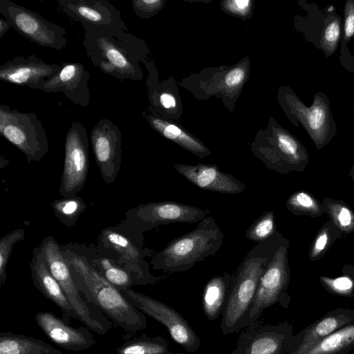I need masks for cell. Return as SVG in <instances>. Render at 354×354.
I'll use <instances>...</instances> for the list:
<instances>
[{
    "label": "cell",
    "instance_id": "6da1fadb",
    "mask_svg": "<svg viewBox=\"0 0 354 354\" xmlns=\"http://www.w3.org/2000/svg\"><path fill=\"white\" fill-rule=\"evenodd\" d=\"M82 42L88 58L103 74L120 81L139 80L143 74L139 62L144 60V41L120 28L83 26Z\"/></svg>",
    "mask_w": 354,
    "mask_h": 354
},
{
    "label": "cell",
    "instance_id": "7a4b0ae2",
    "mask_svg": "<svg viewBox=\"0 0 354 354\" xmlns=\"http://www.w3.org/2000/svg\"><path fill=\"white\" fill-rule=\"evenodd\" d=\"M80 292L109 320L127 332L147 326L146 315L132 305L122 292L109 282L85 257L69 250L62 252Z\"/></svg>",
    "mask_w": 354,
    "mask_h": 354
},
{
    "label": "cell",
    "instance_id": "3957f363",
    "mask_svg": "<svg viewBox=\"0 0 354 354\" xmlns=\"http://www.w3.org/2000/svg\"><path fill=\"white\" fill-rule=\"evenodd\" d=\"M283 238L284 236L277 231L269 239L257 243L233 273L221 319L220 328L223 335L243 329L261 274Z\"/></svg>",
    "mask_w": 354,
    "mask_h": 354
},
{
    "label": "cell",
    "instance_id": "277c9868",
    "mask_svg": "<svg viewBox=\"0 0 354 354\" xmlns=\"http://www.w3.org/2000/svg\"><path fill=\"white\" fill-rule=\"evenodd\" d=\"M224 234L215 219L207 216L191 232L170 241L151 259L153 270L168 273L183 272L196 263L215 254Z\"/></svg>",
    "mask_w": 354,
    "mask_h": 354
},
{
    "label": "cell",
    "instance_id": "5b68a950",
    "mask_svg": "<svg viewBox=\"0 0 354 354\" xmlns=\"http://www.w3.org/2000/svg\"><path fill=\"white\" fill-rule=\"evenodd\" d=\"M39 249L44 255L49 270L61 286L77 319L91 330L104 335L111 328L110 320L93 304H88L80 295L73 272L59 244L53 236L43 239Z\"/></svg>",
    "mask_w": 354,
    "mask_h": 354
},
{
    "label": "cell",
    "instance_id": "8992f818",
    "mask_svg": "<svg viewBox=\"0 0 354 354\" xmlns=\"http://www.w3.org/2000/svg\"><path fill=\"white\" fill-rule=\"evenodd\" d=\"M289 245L288 239L284 236L262 272L244 328L258 321L263 312L273 305L279 304L284 308L289 307L290 297L287 292L290 278Z\"/></svg>",
    "mask_w": 354,
    "mask_h": 354
},
{
    "label": "cell",
    "instance_id": "52a82bcc",
    "mask_svg": "<svg viewBox=\"0 0 354 354\" xmlns=\"http://www.w3.org/2000/svg\"><path fill=\"white\" fill-rule=\"evenodd\" d=\"M283 94V106L295 126L301 124L306 130L315 147L321 150L337 133L328 95L321 91L313 95L311 106H307L291 90Z\"/></svg>",
    "mask_w": 354,
    "mask_h": 354
},
{
    "label": "cell",
    "instance_id": "ba28073f",
    "mask_svg": "<svg viewBox=\"0 0 354 354\" xmlns=\"http://www.w3.org/2000/svg\"><path fill=\"white\" fill-rule=\"evenodd\" d=\"M0 134L23 153L29 162L40 161L49 150L45 128L34 112L0 105Z\"/></svg>",
    "mask_w": 354,
    "mask_h": 354
},
{
    "label": "cell",
    "instance_id": "9c48e42d",
    "mask_svg": "<svg viewBox=\"0 0 354 354\" xmlns=\"http://www.w3.org/2000/svg\"><path fill=\"white\" fill-rule=\"evenodd\" d=\"M252 149L268 169L281 174L304 171L309 162V153L304 145L280 126L266 139L256 142Z\"/></svg>",
    "mask_w": 354,
    "mask_h": 354
},
{
    "label": "cell",
    "instance_id": "30bf717a",
    "mask_svg": "<svg viewBox=\"0 0 354 354\" xmlns=\"http://www.w3.org/2000/svg\"><path fill=\"white\" fill-rule=\"evenodd\" d=\"M0 14L12 28L39 46L61 50L68 44L65 28L10 0H0Z\"/></svg>",
    "mask_w": 354,
    "mask_h": 354
},
{
    "label": "cell",
    "instance_id": "8fae6325",
    "mask_svg": "<svg viewBox=\"0 0 354 354\" xmlns=\"http://www.w3.org/2000/svg\"><path fill=\"white\" fill-rule=\"evenodd\" d=\"M126 299L146 315L167 329L172 339L188 353H195L201 345L196 331L183 316L167 304L129 288L121 291Z\"/></svg>",
    "mask_w": 354,
    "mask_h": 354
},
{
    "label": "cell",
    "instance_id": "7c38bea8",
    "mask_svg": "<svg viewBox=\"0 0 354 354\" xmlns=\"http://www.w3.org/2000/svg\"><path fill=\"white\" fill-rule=\"evenodd\" d=\"M209 214L206 208L176 201H160L139 205L128 210L125 215L127 223L142 233L161 225L197 223Z\"/></svg>",
    "mask_w": 354,
    "mask_h": 354
},
{
    "label": "cell",
    "instance_id": "4fadbf2b",
    "mask_svg": "<svg viewBox=\"0 0 354 354\" xmlns=\"http://www.w3.org/2000/svg\"><path fill=\"white\" fill-rule=\"evenodd\" d=\"M89 167L88 138L85 127L73 122L67 131L59 184L61 196H75L84 187Z\"/></svg>",
    "mask_w": 354,
    "mask_h": 354
},
{
    "label": "cell",
    "instance_id": "5bb4252c",
    "mask_svg": "<svg viewBox=\"0 0 354 354\" xmlns=\"http://www.w3.org/2000/svg\"><path fill=\"white\" fill-rule=\"evenodd\" d=\"M293 332L287 321L272 325L258 320L243 328L231 354H285Z\"/></svg>",
    "mask_w": 354,
    "mask_h": 354
},
{
    "label": "cell",
    "instance_id": "9a60e30c",
    "mask_svg": "<svg viewBox=\"0 0 354 354\" xmlns=\"http://www.w3.org/2000/svg\"><path fill=\"white\" fill-rule=\"evenodd\" d=\"M90 140L103 180L107 184L114 182L122 159L120 129L113 121L100 119L91 131Z\"/></svg>",
    "mask_w": 354,
    "mask_h": 354
},
{
    "label": "cell",
    "instance_id": "2e32d148",
    "mask_svg": "<svg viewBox=\"0 0 354 354\" xmlns=\"http://www.w3.org/2000/svg\"><path fill=\"white\" fill-rule=\"evenodd\" d=\"M100 241L104 248L118 254L117 262L123 265L133 277L136 284L146 285L157 283L160 278L152 276L145 261L141 246H138L129 236L113 227L104 229Z\"/></svg>",
    "mask_w": 354,
    "mask_h": 354
},
{
    "label": "cell",
    "instance_id": "e0dca14e",
    "mask_svg": "<svg viewBox=\"0 0 354 354\" xmlns=\"http://www.w3.org/2000/svg\"><path fill=\"white\" fill-rule=\"evenodd\" d=\"M61 65L48 64L35 54L17 55L0 66V80L40 90L45 81L55 77Z\"/></svg>",
    "mask_w": 354,
    "mask_h": 354
},
{
    "label": "cell",
    "instance_id": "ac0fdd59",
    "mask_svg": "<svg viewBox=\"0 0 354 354\" xmlns=\"http://www.w3.org/2000/svg\"><path fill=\"white\" fill-rule=\"evenodd\" d=\"M63 12L82 26L127 30L121 12L107 0H59Z\"/></svg>",
    "mask_w": 354,
    "mask_h": 354
},
{
    "label": "cell",
    "instance_id": "d6986e66",
    "mask_svg": "<svg viewBox=\"0 0 354 354\" xmlns=\"http://www.w3.org/2000/svg\"><path fill=\"white\" fill-rule=\"evenodd\" d=\"M35 319L48 338L63 349L81 351L91 348L95 344V337L87 326H71L51 312H39Z\"/></svg>",
    "mask_w": 354,
    "mask_h": 354
},
{
    "label": "cell",
    "instance_id": "ffe728a7",
    "mask_svg": "<svg viewBox=\"0 0 354 354\" xmlns=\"http://www.w3.org/2000/svg\"><path fill=\"white\" fill-rule=\"evenodd\" d=\"M59 73L44 82L40 90L46 93L62 92L75 105L86 107L90 102V73L80 62H63Z\"/></svg>",
    "mask_w": 354,
    "mask_h": 354
},
{
    "label": "cell",
    "instance_id": "44dd1931",
    "mask_svg": "<svg viewBox=\"0 0 354 354\" xmlns=\"http://www.w3.org/2000/svg\"><path fill=\"white\" fill-rule=\"evenodd\" d=\"M174 169L196 187L208 191L236 194L243 192L246 185L232 175L221 171L214 165L176 164Z\"/></svg>",
    "mask_w": 354,
    "mask_h": 354
},
{
    "label": "cell",
    "instance_id": "7402d4cb",
    "mask_svg": "<svg viewBox=\"0 0 354 354\" xmlns=\"http://www.w3.org/2000/svg\"><path fill=\"white\" fill-rule=\"evenodd\" d=\"M354 323V310L337 308L328 311L320 319L291 337L286 354H292Z\"/></svg>",
    "mask_w": 354,
    "mask_h": 354
},
{
    "label": "cell",
    "instance_id": "603a6c76",
    "mask_svg": "<svg viewBox=\"0 0 354 354\" xmlns=\"http://www.w3.org/2000/svg\"><path fill=\"white\" fill-rule=\"evenodd\" d=\"M30 269L35 287L60 309L63 319L66 321H70L71 319H77L75 312L61 286L51 274L39 248L33 250Z\"/></svg>",
    "mask_w": 354,
    "mask_h": 354
},
{
    "label": "cell",
    "instance_id": "cb8c5ba5",
    "mask_svg": "<svg viewBox=\"0 0 354 354\" xmlns=\"http://www.w3.org/2000/svg\"><path fill=\"white\" fill-rule=\"evenodd\" d=\"M233 273H225L211 278L205 284L202 299L203 312L209 321L222 315Z\"/></svg>",
    "mask_w": 354,
    "mask_h": 354
},
{
    "label": "cell",
    "instance_id": "d4e9b609",
    "mask_svg": "<svg viewBox=\"0 0 354 354\" xmlns=\"http://www.w3.org/2000/svg\"><path fill=\"white\" fill-rule=\"evenodd\" d=\"M0 354H63L44 340L10 331L0 333Z\"/></svg>",
    "mask_w": 354,
    "mask_h": 354
},
{
    "label": "cell",
    "instance_id": "484cf974",
    "mask_svg": "<svg viewBox=\"0 0 354 354\" xmlns=\"http://www.w3.org/2000/svg\"><path fill=\"white\" fill-rule=\"evenodd\" d=\"M354 351V323L292 354H347Z\"/></svg>",
    "mask_w": 354,
    "mask_h": 354
},
{
    "label": "cell",
    "instance_id": "4316f807",
    "mask_svg": "<svg viewBox=\"0 0 354 354\" xmlns=\"http://www.w3.org/2000/svg\"><path fill=\"white\" fill-rule=\"evenodd\" d=\"M142 115L156 131L199 158H202L210 153L209 150L202 143L188 135L177 126L167 122L153 114L143 113Z\"/></svg>",
    "mask_w": 354,
    "mask_h": 354
},
{
    "label": "cell",
    "instance_id": "83f0119b",
    "mask_svg": "<svg viewBox=\"0 0 354 354\" xmlns=\"http://www.w3.org/2000/svg\"><path fill=\"white\" fill-rule=\"evenodd\" d=\"M116 354H165L170 352L169 344L161 336L142 335L127 339L116 348Z\"/></svg>",
    "mask_w": 354,
    "mask_h": 354
},
{
    "label": "cell",
    "instance_id": "f1b7e54d",
    "mask_svg": "<svg viewBox=\"0 0 354 354\" xmlns=\"http://www.w3.org/2000/svg\"><path fill=\"white\" fill-rule=\"evenodd\" d=\"M322 203L324 213L343 234L354 232V212L350 206L330 197H324Z\"/></svg>",
    "mask_w": 354,
    "mask_h": 354
},
{
    "label": "cell",
    "instance_id": "f546056e",
    "mask_svg": "<svg viewBox=\"0 0 354 354\" xmlns=\"http://www.w3.org/2000/svg\"><path fill=\"white\" fill-rule=\"evenodd\" d=\"M286 207L296 216L317 218L324 213V206L314 195L306 190L292 193L286 200Z\"/></svg>",
    "mask_w": 354,
    "mask_h": 354
},
{
    "label": "cell",
    "instance_id": "4dcf8cb0",
    "mask_svg": "<svg viewBox=\"0 0 354 354\" xmlns=\"http://www.w3.org/2000/svg\"><path fill=\"white\" fill-rule=\"evenodd\" d=\"M91 262L100 274L120 291L131 288L136 284L133 276L111 260L102 257L93 259Z\"/></svg>",
    "mask_w": 354,
    "mask_h": 354
},
{
    "label": "cell",
    "instance_id": "1f68e13d",
    "mask_svg": "<svg viewBox=\"0 0 354 354\" xmlns=\"http://www.w3.org/2000/svg\"><path fill=\"white\" fill-rule=\"evenodd\" d=\"M51 207L56 217L64 225L72 227L86 209V205L82 198L75 196L55 200Z\"/></svg>",
    "mask_w": 354,
    "mask_h": 354
},
{
    "label": "cell",
    "instance_id": "d6a6232c",
    "mask_svg": "<svg viewBox=\"0 0 354 354\" xmlns=\"http://www.w3.org/2000/svg\"><path fill=\"white\" fill-rule=\"evenodd\" d=\"M342 236V232L330 220L324 222L310 245V260L315 261L321 259Z\"/></svg>",
    "mask_w": 354,
    "mask_h": 354
},
{
    "label": "cell",
    "instance_id": "836d02e7",
    "mask_svg": "<svg viewBox=\"0 0 354 354\" xmlns=\"http://www.w3.org/2000/svg\"><path fill=\"white\" fill-rule=\"evenodd\" d=\"M343 274L337 277L322 276L319 280L324 289L330 294L354 297V266L345 265Z\"/></svg>",
    "mask_w": 354,
    "mask_h": 354
},
{
    "label": "cell",
    "instance_id": "e575fe53",
    "mask_svg": "<svg viewBox=\"0 0 354 354\" xmlns=\"http://www.w3.org/2000/svg\"><path fill=\"white\" fill-rule=\"evenodd\" d=\"M342 17L334 13L329 15L324 23L320 47L326 57L333 55L337 50L339 42Z\"/></svg>",
    "mask_w": 354,
    "mask_h": 354
},
{
    "label": "cell",
    "instance_id": "d590c367",
    "mask_svg": "<svg viewBox=\"0 0 354 354\" xmlns=\"http://www.w3.org/2000/svg\"><path fill=\"white\" fill-rule=\"evenodd\" d=\"M277 232L273 211H268L259 216L246 230L245 237L255 243L263 241Z\"/></svg>",
    "mask_w": 354,
    "mask_h": 354
},
{
    "label": "cell",
    "instance_id": "8d00e7d4",
    "mask_svg": "<svg viewBox=\"0 0 354 354\" xmlns=\"http://www.w3.org/2000/svg\"><path fill=\"white\" fill-rule=\"evenodd\" d=\"M25 238L23 229H16L0 239V286L4 285L6 279V268L14 245Z\"/></svg>",
    "mask_w": 354,
    "mask_h": 354
},
{
    "label": "cell",
    "instance_id": "74e56055",
    "mask_svg": "<svg viewBox=\"0 0 354 354\" xmlns=\"http://www.w3.org/2000/svg\"><path fill=\"white\" fill-rule=\"evenodd\" d=\"M354 37V0H346L344 8L343 33L341 46H344Z\"/></svg>",
    "mask_w": 354,
    "mask_h": 354
},
{
    "label": "cell",
    "instance_id": "f35d334b",
    "mask_svg": "<svg viewBox=\"0 0 354 354\" xmlns=\"http://www.w3.org/2000/svg\"><path fill=\"white\" fill-rule=\"evenodd\" d=\"M131 3L137 16L147 18L158 12L163 2L160 0H131Z\"/></svg>",
    "mask_w": 354,
    "mask_h": 354
},
{
    "label": "cell",
    "instance_id": "ab89813d",
    "mask_svg": "<svg viewBox=\"0 0 354 354\" xmlns=\"http://www.w3.org/2000/svg\"><path fill=\"white\" fill-rule=\"evenodd\" d=\"M245 76L243 68L237 67L231 70L225 77V83L230 87H235L241 84Z\"/></svg>",
    "mask_w": 354,
    "mask_h": 354
},
{
    "label": "cell",
    "instance_id": "60d3db41",
    "mask_svg": "<svg viewBox=\"0 0 354 354\" xmlns=\"http://www.w3.org/2000/svg\"><path fill=\"white\" fill-rule=\"evenodd\" d=\"M251 1L249 0H233L225 2V8L230 12L239 15H245Z\"/></svg>",
    "mask_w": 354,
    "mask_h": 354
},
{
    "label": "cell",
    "instance_id": "b9f144b4",
    "mask_svg": "<svg viewBox=\"0 0 354 354\" xmlns=\"http://www.w3.org/2000/svg\"><path fill=\"white\" fill-rule=\"evenodd\" d=\"M160 104L165 109H171L176 106L174 97L168 93H162L158 97Z\"/></svg>",
    "mask_w": 354,
    "mask_h": 354
},
{
    "label": "cell",
    "instance_id": "7bdbcfd3",
    "mask_svg": "<svg viewBox=\"0 0 354 354\" xmlns=\"http://www.w3.org/2000/svg\"><path fill=\"white\" fill-rule=\"evenodd\" d=\"M12 28L10 22L3 17L0 18V38H2Z\"/></svg>",
    "mask_w": 354,
    "mask_h": 354
},
{
    "label": "cell",
    "instance_id": "ee69618b",
    "mask_svg": "<svg viewBox=\"0 0 354 354\" xmlns=\"http://www.w3.org/2000/svg\"><path fill=\"white\" fill-rule=\"evenodd\" d=\"M348 176L351 178V180H354V165L351 167Z\"/></svg>",
    "mask_w": 354,
    "mask_h": 354
},
{
    "label": "cell",
    "instance_id": "f6af8a7d",
    "mask_svg": "<svg viewBox=\"0 0 354 354\" xmlns=\"http://www.w3.org/2000/svg\"><path fill=\"white\" fill-rule=\"evenodd\" d=\"M333 10H334V6H330L329 7V8L328 9V12H333Z\"/></svg>",
    "mask_w": 354,
    "mask_h": 354
},
{
    "label": "cell",
    "instance_id": "bcb514c9",
    "mask_svg": "<svg viewBox=\"0 0 354 354\" xmlns=\"http://www.w3.org/2000/svg\"><path fill=\"white\" fill-rule=\"evenodd\" d=\"M165 354H185V353H174V352L170 351V352L165 353Z\"/></svg>",
    "mask_w": 354,
    "mask_h": 354
},
{
    "label": "cell",
    "instance_id": "7dc6e473",
    "mask_svg": "<svg viewBox=\"0 0 354 354\" xmlns=\"http://www.w3.org/2000/svg\"><path fill=\"white\" fill-rule=\"evenodd\" d=\"M351 354H354V351L351 352Z\"/></svg>",
    "mask_w": 354,
    "mask_h": 354
},
{
    "label": "cell",
    "instance_id": "c3c4849f",
    "mask_svg": "<svg viewBox=\"0 0 354 354\" xmlns=\"http://www.w3.org/2000/svg\"><path fill=\"white\" fill-rule=\"evenodd\" d=\"M353 111H354V106H353Z\"/></svg>",
    "mask_w": 354,
    "mask_h": 354
}]
</instances>
